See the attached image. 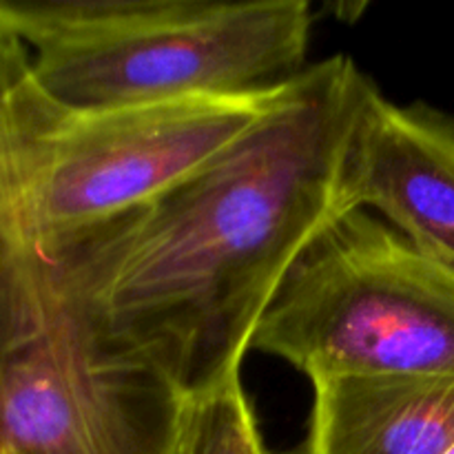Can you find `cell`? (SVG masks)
<instances>
[{
    "label": "cell",
    "instance_id": "cell-8",
    "mask_svg": "<svg viewBox=\"0 0 454 454\" xmlns=\"http://www.w3.org/2000/svg\"><path fill=\"white\" fill-rule=\"evenodd\" d=\"M4 253H7V242L3 239V235H0V264H3V257Z\"/></svg>",
    "mask_w": 454,
    "mask_h": 454
},
{
    "label": "cell",
    "instance_id": "cell-4",
    "mask_svg": "<svg viewBox=\"0 0 454 454\" xmlns=\"http://www.w3.org/2000/svg\"><path fill=\"white\" fill-rule=\"evenodd\" d=\"M186 403L160 372L111 355L51 260L0 264V454H176Z\"/></svg>",
    "mask_w": 454,
    "mask_h": 454
},
{
    "label": "cell",
    "instance_id": "cell-9",
    "mask_svg": "<svg viewBox=\"0 0 454 454\" xmlns=\"http://www.w3.org/2000/svg\"><path fill=\"white\" fill-rule=\"evenodd\" d=\"M448 454H454V448H452V450H450V452H448Z\"/></svg>",
    "mask_w": 454,
    "mask_h": 454
},
{
    "label": "cell",
    "instance_id": "cell-5",
    "mask_svg": "<svg viewBox=\"0 0 454 454\" xmlns=\"http://www.w3.org/2000/svg\"><path fill=\"white\" fill-rule=\"evenodd\" d=\"M350 211H377L397 233L454 270V115L397 105L372 89L344 171Z\"/></svg>",
    "mask_w": 454,
    "mask_h": 454
},
{
    "label": "cell",
    "instance_id": "cell-1",
    "mask_svg": "<svg viewBox=\"0 0 454 454\" xmlns=\"http://www.w3.org/2000/svg\"><path fill=\"white\" fill-rule=\"evenodd\" d=\"M372 89L344 53L304 67L231 149L53 257L96 340L184 399L239 377L295 262L350 213L346 158Z\"/></svg>",
    "mask_w": 454,
    "mask_h": 454
},
{
    "label": "cell",
    "instance_id": "cell-3",
    "mask_svg": "<svg viewBox=\"0 0 454 454\" xmlns=\"http://www.w3.org/2000/svg\"><path fill=\"white\" fill-rule=\"evenodd\" d=\"M251 350L313 381L454 377V270L371 211L333 220L286 275Z\"/></svg>",
    "mask_w": 454,
    "mask_h": 454
},
{
    "label": "cell",
    "instance_id": "cell-7",
    "mask_svg": "<svg viewBox=\"0 0 454 454\" xmlns=\"http://www.w3.org/2000/svg\"><path fill=\"white\" fill-rule=\"evenodd\" d=\"M176 454H273L239 377L189 399Z\"/></svg>",
    "mask_w": 454,
    "mask_h": 454
},
{
    "label": "cell",
    "instance_id": "cell-6",
    "mask_svg": "<svg viewBox=\"0 0 454 454\" xmlns=\"http://www.w3.org/2000/svg\"><path fill=\"white\" fill-rule=\"evenodd\" d=\"M454 377L341 375L313 381L301 454H448Z\"/></svg>",
    "mask_w": 454,
    "mask_h": 454
},
{
    "label": "cell",
    "instance_id": "cell-2",
    "mask_svg": "<svg viewBox=\"0 0 454 454\" xmlns=\"http://www.w3.org/2000/svg\"><path fill=\"white\" fill-rule=\"evenodd\" d=\"M306 0H0L31 75L69 109L244 93L306 67Z\"/></svg>",
    "mask_w": 454,
    "mask_h": 454
}]
</instances>
